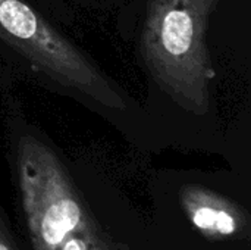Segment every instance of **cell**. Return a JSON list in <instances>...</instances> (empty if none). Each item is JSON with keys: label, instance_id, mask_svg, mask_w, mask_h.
Listing matches in <instances>:
<instances>
[{"label": "cell", "instance_id": "obj_4", "mask_svg": "<svg viewBox=\"0 0 251 250\" xmlns=\"http://www.w3.org/2000/svg\"><path fill=\"white\" fill-rule=\"evenodd\" d=\"M179 200L190 222L207 237L231 239L249 228L244 209L210 189L197 184L185 186Z\"/></svg>", "mask_w": 251, "mask_h": 250}, {"label": "cell", "instance_id": "obj_2", "mask_svg": "<svg viewBox=\"0 0 251 250\" xmlns=\"http://www.w3.org/2000/svg\"><path fill=\"white\" fill-rule=\"evenodd\" d=\"M219 0H149L140 55L150 77L182 109L210 108L215 68L207 47L210 15Z\"/></svg>", "mask_w": 251, "mask_h": 250}, {"label": "cell", "instance_id": "obj_5", "mask_svg": "<svg viewBox=\"0 0 251 250\" xmlns=\"http://www.w3.org/2000/svg\"><path fill=\"white\" fill-rule=\"evenodd\" d=\"M0 250H19V246L9 228L7 220L0 209Z\"/></svg>", "mask_w": 251, "mask_h": 250}, {"label": "cell", "instance_id": "obj_3", "mask_svg": "<svg viewBox=\"0 0 251 250\" xmlns=\"http://www.w3.org/2000/svg\"><path fill=\"white\" fill-rule=\"evenodd\" d=\"M0 41L43 80L113 112L129 108L128 94L76 44L28 1L0 0Z\"/></svg>", "mask_w": 251, "mask_h": 250}, {"label": "cell", "instance_id": "obj_1", "mask_svg": "<svg viewBox=\"0 0 251 250\" xmlns=\"http://www.w3.org/2000/svg\"><path fill=\"white\" fill-rule=\"evenodd\" d=\"M7 153L32 250H119L100 228L49 139L15 103L6 113Z\"/></svg>", "mask_w": 251, "mask_h": 250}]
</instances>
